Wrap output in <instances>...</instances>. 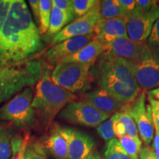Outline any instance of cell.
Here are the masks:
<instances>
[{
    "label": "cell",
    "instance_id": "6da1fadb",
    "mask_svg": "<svg viewBox=\"0 0 159 159\" xmlns=\"http://www.w3.org/2000/svg\"><path fill=\"white\" fill-rule=\"evenodd\" d=\"M39 28L23 0H11L0 29V67L24 61L43 49Z\"/></svg>",
    "mask_w": 159,
    "mask_h": 159
},
{
    "label": "cell",
    "instance_id": "7a4b0ae2",
    "mask_svg": "<svg viewBox=\"0 0 159 159\" xmlns=\"http://www.w3.org/2000/svg\"><path fill=\"white\" fill-rule=\"evenodd\" d=\"M90 72L100 87L122 104L134 101L141 92L126 60L102 55L99 57Z\"/></svg>",
    "mask_w": 159,
    "mask_h": 159
},
{
    "label": "cell",
    "instance_id": "3957f363",
    "mask_svg": "<svg viewBox=\"0 0 159 159\" xmlns=\"http://www.w3.org/2000/svg\"><path fill=\"white\" fill-rule=\"evenodd\" d=\"M76 98L74 94L55 84L47 70L38 81L32 107L36 112L37 119L48 126L66 105Z\"/></svg>",
    "mask_w": 159,
    "mask_h": 159
},
{
    "label": "cell",
    "instance_id": "277c9868",
    "mask_svg": "<svg viewBox=\"0 0 159 159\" xmlns=\"http://www.w3.org/2000/svg\"><path fill=\"white\" fill-rule=\"evenodd\" d=\"M42 66L39 62H30L24 68L7 66L0 71V104L13 95L31 86L43 75Z\"/></svg>",
    "mask_w": 159,
    "mask_h": 159
},
{
    "label": "cell",
    "instance_id": "5b68a950",
    "mask_svg": "<svg viewBox=\"0 0 159 159\" xmlns=\"http://www.w3.org/2000/svg\"><path fill=\"white\" fill-rule=\"evenodd\" d=\"M33 91L27 87L0 108V120L9 122L16 128L30 129L37 122L35 109L32 107Z\"/></svg>",
    "mask_w": 159,
    "mask_h": 159
},
{
    "label": "cell",
    "instance_id": "8992f818",
    "mask_svg": "<svg viewBox=\"0 0 159 159\" xmlns=\"http://www.w3.org/2000/svg\"><path fill=\"white\" fill-rule=\"evenodd\" d=\"M91 66L76 63H60L51 74L52 80L71 93L85 92L91 89Z\"/></svg>",
    "mask_w": 159,
    "mask_h": 159
},
{
    "label": "cell",
    "instance_id": "52a82bcc",
    "mask_svg": "<svg viewBox=\"0 0 159 159\" xmlns=\"http://www.w3.org/2000/svg\"><path fill=\"white\" fill-rule=\"evenodd\" d=\"M146 98L144 91H141L134 101L123 105L120 111H126L132 116L140 139L146 146H149L153 139L155 128L151 107L146 104Z\"/></svg>",
    "mask_w": 159,
    "mask_h": 159
},
{
    "label": "cell",
    "instance_id": "ba28073f",
    "mask_svg": "<svg viewBox=\"0 0 159 159\" xmlns=\"http://www.w3.org/2000/svg\"><path fill=\"white\" fill-rule=\"evenodd\" d=\"M109 116L108 114L82 101L69 103L59 113L60 118L66 122L89 128H97L108 119Z\"/></svg>",
    "mask_w": 159,
    "mask_h": 159
},
{
    "label": "cell",
    "instance_id": "9c48e42d",
    "mask_svg": "<svg viewBox=\"0 0 159 159\" xmlns=\"http://www.w3.org/2000/svg\"><path fill=\"white\" fill-rule=\"evenodd\" d=\"M125 18L128 39L135 42L146 43L155 22L159 19V3L148 13L136 12Z\"/></svg>",
    "mask_w": 159,
    "mask_h": 159
},
{
    "label": "cell",
    "instance_id": "30bf717a",
    "mask_svg": "<svg viewBox=\"0 0 159 159\" xmlns=\"http://www.w3.org/2000/svg\"><path fill=\"white\" fill-rule=\"evenodd\" d=\"M102 21L99 13V1L88 13L72 21L52 39V43L55 44L71 38L94 33L98 24Z\"/></svg>",
    "mask_w": 159,
    "mask_h": 159
},
{
    "label": "cell",
    "instance_id": "8fae6325",
    "mask_svg": "<svg viewBox=\"0 0 159 159\" xmlns=\"http://www.w3.org/2000/svg\"><path fill=\"white\" fill-rule=\"evenodd\" d=\"M102 55L121 57L131 61L148 59L155 53L147 43H138L129 39H117L103 46Z\"/></svg>",
    "mask_w": 159,
    "mask_h": 159
},
{
    "label": "cell",
    "instance_id": "7c38bea8",
    "mask_svg": "<svg viewBox=\"0 0 159 159\" xmlns=\"http://www.w3.org/2000/svg\"><path fill=\"white\" fill-rule=\"evenodd\" d=\"M126 61L141 89L150 91L159 87L158 53L155 52L153 55L144 61Z\"/></svg>",
    "mask_w": 159,
    "mask_h": 159
},
{
    "label": "cell",
    "instance_id": "4fadbf2b",
    "mask_svg": "<svg viewBox=\"0 0 159 159\" xmlns=\"http://www.w3.org/2000/svg\"><path fill=\"white\" fill-rule=\"evenodd\" d=\"M96 38L95 33L71 38L61 41L47 50L46 58L47 63L52 66H56L66 57L75 54L90 41Z\"/></svg>",
    "mask_w": 159,
    "mask_h": 159
},
{
    "label": "cell",
    "instance_id": "5bb4252c",
    "mask_svg": "<svg viewBox=\"0 0 159 159\" xmlns=\"http://www.w3.org/2000/svg\"><path fill=\"white\" fill-rule=\"evenodd\" d=\"M73 129L55 125L43 143L46 152L55 159H67L69 145Z\"/></svg>",
    "mask_w": 159,
    "mask_h": 159
},
{
    "label": "cell",
    "instance_id": "9a60e30c",
    "mask_svg": "<svg viewBox=\"0 0 159 159\" xmlns=\"http://www.w3.org/2000/svg\"><path fill=\"white\" fill-rule=\"evenodd\" d=\"M96 39L103 46L117 39H128L125 17L101 21L94 31Z\"/></svg>",
    "mask_w": 159,
    "mask_h": 159
},
{
    "label": "cell",
    "instance_id": "2e32d148",
    "mask_svg": "<svg viewBox=\"0 0 159 159\" xmlns=\"http://www.w3.org/2000/svg\"><path fill=\"white\" fill-rule=\"evenodd\" d=\"M81 100L109 116L120 111L124 105L108 92L100 88L85 93L83 94Z\"/></svg>",
    "mask_w": 159,
    "mask_h": 159
},
{
    "label": "cell",
    "instance_id": "e0dca14e",
    "mask_svg": "<svg viewBox=\"0 0 159 159\" xmlns=\"http://www.w3.org/2000/svg\"><path fill=\"white\" fill-rule=\"evenodd\" d=\"M95 146L94 139L82 131L73 129L67 159H88Z\"/></svg>",
    "mask_w": 159,
    "mask_h": 159
},
{
    "label": "cell",
    "instance_id": "ac0fdd59",
    "mask_svg": "<svg viewBox=\"0 0 159 159\" xmlns=\"http://www.w3.org/2000/svg\"><path fill=\"white\" fill-rule=\"evenodd\" d=\"M104 52L103 45L96 38L75 54L66 57L60 63H76L93 66Z\"/></svg>",
    "mask_w": 159,
    "mask_h": 159
},
{
    "label": "cell",
    "instance_id": "d6986e66",
    "mask_svg": "<svg viewBox=\"0 0 159 159\" xmlns=\"http://www.w3.org/2000/svg\"><path fill=\"white\" fill-rule=\"evenodd\" d=\"M73 19H74L73 18L69 16L65 12L52 6L47 35L52 39L55 35H56L64 28L67 24L71 22Z\"/></svg>",
    "mask_w": 159,
    "mask_h": 159
},
{
    "label": "cell",
    "instance_id": "ffe728a7",
    "mask_svg": "<svg viewBox=\"0 0 159 159\" xmlns=\"http://www.w3.org/2000/svg\"><path fill=\"white\" fill-rule=\"evenodd\" d=\"M16 135L10 127L0 125V159L12 158L13 141Z\"/></svg>",
    "mask_w": 159,
    "mask_h": 159
},
{
    "label": "cell",
    "instance_id": "44dd1931",
    "mask_svg": "<svg viewBox=\"0 0 159 159\" xmlns=\"http://www.w3.org/2000/svg\"><path fill=\"white\" fill-rule=\"evenodd\" d=\"M99 13L102 21L115 18L125 17L127 16L117 0L99 1Z\"/></svg>",
    "mask_w": 159,
    "mask_h": 159
},
{
    "label": "cell",
    "instance_id": "7402d4cb",
    "mask_svg": "<svg viewBox=\"0 0 159 159\" xmlns=\"http://www.w3.org/2000/svg\"><path fill=\"white\" fill-rule=\"evenodd\" d=\"M52 3L50 0H41L39 1V31L41 35L47 33L50 21L51 11Z\"/></svg>",
    "mask_w": 159,
    "mask_h": 159
},
{
    "label": "cell",
    "instance_id": "603a6c76",
    "mask_svg": "<svg viewBox=\"0 0 159 159\" xmlns=\"http://www.w3.org/2000/svg\"><path fill=\"white\" fill-rule=\"evenodd\" d=\"M119 141L126 153L131 159H139L142 148V142L141 139L136 140L126 135L123 138L119 139Z\"/></svg>",
    "mask_w": 159,
    "mask_h": 159
},
{
    "label": "cell",
    "instance_id": "cb8c5ba5",
    "mask_svg": "<svg viewBox=\"0 0 159 159\" xmlns=\"http://www.w3.org/2000/svg\"><path fill=\"white\" fill-rule=\"evenodd\" d=\"M104 158L105 159H131L120 144L119 139L116 138L107 143Z\"/></svg>",
    "mask_w": 159,
    "mask_h": 159
},
{
    "label": "cell",
    "instance_id": "d4e9b609",
    "mask_svg": "<svg viewBox=\"0 0 159 159\" xmlns=\"http://www.w3.org/2000/svg\"><path fill=\"white\" fill-rule=\"evenodd\" d=\"M116 116L119 122L122 123L124 125L125 131H126V135L128 136L132 137L134 139L139 140L140 136H139L138 130L136 123H135L134 119L132 116L126 111H120L116 113Z\"/></svg>",
    "mask_w": 159,
    "mask_h": 159
},
{
    "label": "cell",
    "instance_id": "484cf974",
    "mask_svg": "<svg viewBox=\"0 0 159 159\" xmlns=\"http://www.w3.org/2000/svg\"><path fill=\"white\" fill-rule=\"evenodd\" d=\"M30 141V135H16L13 141V156L11 159H25L26 148Z\"/></svg>",
    "mask_w": 159,
    "mask_h": 159
},
{
    "label": "cell",
    "instance_id": "4316f807",
    "mask_svg": "<svg viewBox=\"0 0 159 159\" xmlns=\"http://www.w3.org/2000/svg\"><path fill=\"white\" fill-rule=\"evenodd\" d=\"M25 159H49L41 142L30 141L25 153Z\"/></svg>",
    "mask_w": 159,
    "mask_h": 159
},
{
    "label": "cell",
    "instance_id": "83f0119b",
    "mask_svg": "<svg viewBox=\"0 0 159 159\" xmlns=\"http://www.w3.org/2000/svg\"><path fill=\"white\" fill-rule=\"evenodd\" d=\"M97 2L96 0H73L72 8L75 17H81L88 13Z\"/></svg>",
    "mask_w": 159,
    "mask_h": 159
},
{
    "label": "cell",
    "instance_id": "f1b7e54d",
    "mask_svg": "<svg viewBox=\"0 0 159 159\" xmlns=\"http://www.w3.org/2000/svg\"><path fill=\"white\" fill-rule=\"evenodd\" d=\"M114 118L112 115L110 119H107L97 128V133L105 141L109 142L116 138L114 131Z\"/></svg>",
    "mask_w": 159,
    "mask_h": 159
},
{
    "label": "cell",
    "instance_id": "f546056e",
    "mask_svg": "<svg viewBox=\"0 0 159 159\" xmlns=\"http://www.w3.org/2000/svg\"><path fill=\"white\" fill-rule=\"evenodd\" d=\"M147 43L152 51L159 54V19L155 22Z\"/></svg>",
    "mask_w": 159,
    "mask_h": 159
},
{
    "label": "cell",
    "instance_id": "4dcf8cb0",
    "mask_svg": "<svg viewBox=\"0 0 159 159\" xmlns=\"http://www.w3.org/2000/svg\"><path fill=\"white\" fill-rule=\"evenodd\" d=\"M52 6L65 12L69 16L73 19L75 18L72 8V1L71 0H52Z\"/></svg>",
    "mask_w": 159,
    "mask_h": 159
},
{
    "label": "cell",
    "instance_id": "1f68e13d",
    "mask_svg": "<svg viewBox=\"0 0 159 159\" xmlns=\"http://www.w3.org/2000/svg\"><path fill=\"white\" fill-rule=\"evenodd\" d=\"M137 12L141 13H148L157 3L158 1L152 0H136Z\"/></svg>",
    "mask_w": 159,
    "mask_h": 159
},
{
    "label": "cell",
    "instance_id": "d6a6232c",
    "mask_svg": "<svg viewBox=\"0 0 159 159\" xmlns=\"http://www.w3.org/2000/svg\"><path fill=\"white\" fill-rule=\"evenodd\" d=\"M148 99L149 105L151 107V111H152V119H153L154 124L159 129V100L149 96H148Z\"/></svg>",
    "mask_w": 159,
    "mask_h": 159
},
{
    "label": "cell",
    "instance_id": "836d02e7",
    "mask_svg": "<svg viewBox=\"0 0 159 159\" xmlns=\"http://www.w3.org/2000/svg\"><path fill=\"white\" fill-rule=\"evenodd\" d=\"M127 16L137 12L136 0H117Z\"/></svg>",
    "mask_w": 159,
    "mask_h": 159
},
{
    "label": "cell",
    "instance_id": "e575fe53",
    "mask_svg": "<svg viewBox=\"0 0 159 159\" xmlns=\"http://www.w3.org/2000/svg\"><path fill=\"white\" fill-rule=\"evenodd\" d=\"M11 0H0V29L2 27L7 17Z\"/></svg>",
    "mask_w": 159,
    "mask_h": 159
},
{
    "label": "cell",
    "instance_id": "d590c367",
    "mask_svg": "<svg viewBox=\"0 0 159 159\" xmlns=\"http://www.w3.org/2000/svg\"><path fill=\"white\" fill-rule=\"evenodd\" d=\"M114 118V131L115 136L117 138V139H120L126 136V131H125V128L124 125H122V123L117 119L116 114H113Z\"/></svg>",
    "mask_w": 159,
    "mask_h": 159
},
{
    "label": "cell",
    "instance_id": "8d00e7d4",
    "mask_svg": "<svg viewBox=\"0 0 159 159\" xmlns=\"http://www.w3.org/2000/svg\"><path fill=\"white\" fill-rule=\"evenodd\" d=\"M139 159H157V158L152 148L149 146H144L141 150Z\"/></svg>",
    "mask_w": 159,
    "mask_h": 159
},
{
    "label": "cell",
    "instance_id": "74e56055",
    "mask_svg": "<svg viewBox=\"0 0 159 159\" xmlns=\"http://www.w3.org/2000/svg\"><path fill=\"white\" fill-rule=\"evenodd\" d=\"M155 128V137H154V143L152 145V150H153L157 159H159V129L156 125L154 124Z\"/></svg>",
    "mask_w": 159,
    "mask_h": 159
},
{
    "label": "cell",
    "instance_id": "f35d334b",
    "mask_svg": "<svg viewBox=\"0 0 159 159\" xmlns=\"http://www.w3.org/2000/svg\"><path fill=\"white\" fill-rule=\"evenodd\" d=\"M28 2L29 5H30L33 15H34L36 21L38 22L39 18V0H30Z\"/></svg>",
    "mask_w": 159,
    "mask_h": 159
},
{
    "label": "cell",
    "instance_id": "ab89813d",
    "mask_svg": "<svg viewBox=\"0 0 159 159\" xmlns=\"http://www.w3.org/2000/svg\"><path fill=\"white\" fill-rule=\"evenodd\" d=\"M148 96L151 97H152V98L159 100V87H158V88H156L155 89H152V90H151L150 91H148Z\"/></svg>",
    "mask_w": 159,
    "mask_h": 159
},
{
    "label": "cell",
    "instance_id": "60d3db41",
    "mask_svg": "<svg viewBox=\"0 0 159 159\" xmlns=\"http://www.w3.org/2000/svg\"><path fill=\"white\" fill-rule=\"evenodd\" d=\"M88 159H103V158L100 156H99L97 152H93L92 153H91V156H89V158Z\"/></svg>",
    "mask_w": 159,
    "mask_h": 159
},
{
    "label": "cell",
    "instance_id": "b9f144b4",
    "mask_svg": "<svg viewBox=\"0 0 159 159\" xmlns=\"http://www.w3.org/2000/svg\"><path fill=\"white\" fill-rule=\"evenodd\" d=\"M4 68H5V67H0V71L2 70V69H3Z\"/></svg>",
    "mask_w": 159,
    "mask_h": 159
},
{
    "label": "cell",
    "instance_id": "7bdbcfd3",
    "mask_svg": "<svg viewBox=\"0 0 159 159\" xmlns=\"http://www.w3.org/2000/svg\"><path fill=\"white\" fill-rule=\"evenodd\" d=\"M158 3H159V2H158Z\"/></svg>",
    "mask_w": 159,
    "mask_h": 159
}]
</instances>
